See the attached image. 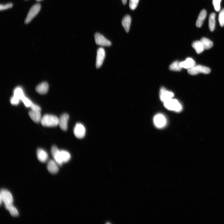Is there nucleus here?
<instances>
[{"label":"nucleus","mask_w":224,"mask_h":224,"mask_svg":"<svg viewBox=\"0 0 224 224\" xmlns=\"http://www.w3.org/2000/svg\"><path fill=\"white\" fill-rule=\"evenodd\" d=\"M59 118L54 115L46 114L42 118L41 123L45 127H53L59 124Z\"/></svg>","instance_id":"1"},{"label":"nucleus","mask_w":224,"mask_h":224,"mask_svg":"<svg viewBox=\"0 0 224 224\" xmlns=\"http://www.w3.org/2000/svg\"><path fill=\"white\" fill-rule=\"evenodd\" d=\"M164 105L167 109L177 112L180 111L182 108L179 102L177 100L173 98L164 102Z\"/></svg>","instance_id":"2"},{"label":"nucleus","mask_w":224,"mask_h":224,"mask_svg":"<svg viewBox=\"0 0 224 224\" xmlns=\"http://www.w3.org/2000/svg\"><path fill=\"white\" fill-rule=\"evenodd\" d=\"M1 205L3 202L5 205L13 204V198L11 193L5 189H2L0 193Z\"/></svg>","instance_id":"3"},{"label":"nucleus","mask_w":224,"mask_h":224,"mask_svg":"<svg viewBox=\"0 0 224 224\" xmlns=\"http://www.w3.org/2000/svg\"><path fill=\"white\" fill-rule=\"evenodd\" d=\"M210 71V69L208 67L200 65H196L192 68L188 70V73L191 75H196L200 73L208 74Z\"/></svg>","instance_id":"4"},{"label":"nucleus","mask_w":224,"mask_h":224,"mask_svg":"<svg viewBox=\"0 0 224 224\" xmlns=\"http://www.w3.org/2000/svg\"><path fill=\"white\" fill-rule=\"evenodd\" d=\"M41 6L39 3L33 5L30 9L25 20V24L29 23L40 11Z\"/></svg>","instance_id":"5"},{"label":"nucleus","mask_w":224,"mask_h":224,"mask_svg":"<svg viewBox=\"0 0 224 224\" xmlns=\"http://www.w3.org/2000/svg\"><path fill=\"white\" fill-rule=\"evenodd\" d=\"M174 96L172 92L167 90L165 88L162 87L160 91V98L161 100L164 102L172 98Z\"/></svg>","instance_id":"6"},{"label":"nucleus","mask_w":224,"mask_h":224,"mask_svg":"<svg viewBox=\"0 0 224 224\" xmlns=\"http://www.w3.org/2000/svg\"><path fill=\"white\" fill-rule=\"evenodd\" d=\"M94 37L96 43L97 45L106 46H109L111 45L110 41L99 33H96Z\"/></svg>","instance_id":"7"},{"label":"nucleus","mask_w":224,"mask_h":224,"mask_svg":"<svg viewBox=\"0 0 224 224\" xmlns=\"http://www.w3.org/2000/svg\"><path fill=\"white\" fill-rule=\"evenodd\" d=\"M74 132L75 136L77 138H83L85 135V127L82 124L78 123L76 124L74 127Z\"/></svg>","instance_id":"8"},{"label":"nucleus","mask_w":224,"mask_h":224,"mask_svg":"<svg viewBox=\"0 0 224 224\" xmlns=\"http://www.w3.org/2000/svg\"><path fill=\"white\" fill-rule=\"evenodd\" d=\"M105 57V52L102 48H99L97 51L96 62V67L100 68L103 63Z\"/></svg>","instance_id":"9"},{"label":"nucleus","mask_w":224,"mask_h":224,"mask_svg":"<svg viewBox=\"0 0 224 224\" xmlns=\"http://www.w3.org/2000/svg\"><path fill=\"white\" fill-rule=\"evenodd\" d=\"M51 153L55 162L58 165H62L63 162L61 158L60 151L57 146H52L51 149Z\"/></svg>","instance_id":"10"},{"label":"nucleus","mask_w":224,"mask_h":224,"mask_svg":"<svg viewBox=\"0 0 224 224\" xmlns=\"http://www.w3.org/2000/svg\"><path fill=\"white\" fill-rule=\"evenodd\" d=\"M69 119V116L67 114H63L59 118L58 125L63 131H65L67 130L68 123Z\"/></svg>","instance_id":"11"},{"label":"nucleus","mask_w":224,"mask_h":224,"mask_svg":"<svg viewBox=\"0 0 224 224\" xmlns=\"http://www.w3.org/2000/svg\"><path fill=\"white\" fill-rule=\"evenodd\" d=\"M58 165V163L55 161L53 160H50L48 162L47 165L48 170L52 174L57 173L59 170Z\"/></svg>","instance_id":"12"},{"label":"nucleus","mask_w":224,"mask_h":224,"mask_svg":"<svg viewBox=\"0 0 224 224\" xmlns=\"http://www.w3.org/2000/svg\"><path fill=\"white\" fill-rule=\"evenodd\" d=\"M153 121L155 125L158 128H162L164 127L166 123V119L164 116L160 114L155 116Z\"/></svg>","instance_id":"13"},{"label":"nucleus","mask_w":224,"mask_h":224,"mask_svg":"<svg viewBox=\"0 0 224 224\" xmlns=\"http://www.w3.org/2000/svg\"><path fill=\"white\" fill-rule=\"evenodd\" d=\"M180 65L182 68L189 70L195 66L196 63L193 59L188 58L184 61L180 62Z\"/></svg>","instance_id":"14"},{"label":"nucleus","mask_w":224,"mask_h":224,"mask_svg":"<svg viewBox=\"0 0 224 224\" xmlns=\"http://www.w3.org/2000/svg\"><path fill=\"white\" fill-rule=\"evenodd\" d=\"M40 112L31 110L29 112V115L34 122L39 123L41 122L42 118Z\"/></svg>","instance_id":"15"},{"label":"nucleus","mask_w":224,"mask_h":224,"mask_svg":"<svg viewBox=\"0 0 224 224\" xmlns=\"http://www.w3.org/2000/svg\"><path fill=\"white\" fill-rule=\"evenodd\" d=\"M37 156L38 160L42 162H45L48 158V154L45 150L39 149L37 151Z\"/></svg>","instance_id":"16"},{"label":"nucleus","mask_w":224,"mask_h":224,"mask_svg":"<svg viewBox=\"0 0 224 224\" xmlns=\"http://www.w3.org/2000/svg\"><path fill=\"white\" fill-rule=\"evenodd\" d=\"M49 89V85L46 82L42 83L38 85L36 88L37 93L41 94H45L47 93Z\"/></svg>","instance_id":"17"},{"label":"nucleus","mask_w":224,"mask_h":224,"mask_svg":"<svg viewBox=\"0 0 224 224\" xmlns=\"http://www.w3.org/2000/svg\"><path fill=\"white\" fill-rule=\"evenodd\" d=\"M131 22V17L128 15L125 16L122 20V25L127 33L129 31Z\"/></svg>","instance_id":"18"},{"label":"nucleus","mask_w":224,"mask_h":224,"mask_svg":"<svg viewBox=\"0 0 224 224\" xmlns=\"http://www.w3.org/2000/svg\"><path fill=\"white\" fill-rule=\"evenodd\" d=\"M206 16L207 12L205 10H203L201 11L196 22V27L198 28H200L202 26Z\"/></svg>","instance_id":"19"},{"label":"nucleus","mask_w":224,"mask_h":224,"mask_svg":"<svg viewBox=\"0 0 224 224\" xmlns=\"http://www.w3.org/2000/svg\"><path fill=\"white\" fill-rule=\"evenodd\" d=\"M192 46L198 54L201 53L205 50L200 41H197L194 42L192 44Z\"/></svg>","instance_id":"20"},{"label":"nucleus","mask_w":224,"mask_h":224,"mask_svg":"<svg viewBox=\"0 0 224 224\" xmlns=\"http://www.w3.org/2000/svg\"><path fill=\"white\" fill-rule=\"evenodd\" d=\"M5 208L9 211L12 216L16 217L19 216V213L18 210L12 204L5 205Z\"/></svg>","instance_id":"21"},{"label":"nucleus","mask_w":224,"mask_h":224,"mask_svg":"<svg viewBox=\"0 0 224 224\" xmlns=\"http://www.w3.org/2000/svg\"><path fill=\"white\" fill-rule=\"evenodd\" d=\"M215 17L216 15L214 13H211L209 16V28L211 32L214 31L215 27Z\"/></svg>","instance_id":"22"},{"label":"nucleus","mask_w":224,"mask_h":224,"mask_svg":"<svg viewBox=\"0 0 224 224\" xmlns=\"http://www.w3.org/2000/svg\"><path fill=\"white\" fill-rule=\"evenodd\" d=\"M200 41L202 43L205 50L209 49L213 45L212 41L205 37L202 38Z\"/></svg>","instance_id":"23"},{"label":"nucleus","mask_w":224,"mask_h":224,"mask_svg":"<svg viewBox=\"0 0 224 224\" xmlns=\"http://www.w3.org/2000/svg\"><path fill=\"white\" fill-rule=\"evenodd\" d=\"M61 159L63 162H67L69 161L71 158L70 154L68 152L64 150L60 151Z\"/></svg>","instance_id":"24"},{"label":"nucleus","mask_w":224,"mask_h":224,"mask_svg":"<svg viewBox=\"0 0 224 224\" xmlns=\"http://www.w3.org/2000/svg\"><path fill=\"white\" fill-rule=\"evenodd\" d=\"M180 62L178 61H175L173 62L170 67V69L172 71H179L181 70L180 65Z\"/></svg>","instance_id":"25"},{"label":"nucleus","mask_w":224,"mask_h":224,"mask_svg":"<svg viewBox=\"0 0 224 224\" xmlns=\"http://www.w3.org/2000/svg\"><path fill=\"white\" fill-rule=\"evenodd\" d=\"M14 95L18 97L20 100L25 96L22 89L20 87L15 89L14 91Z\"/></svg>","instance_id":"26"},{"label":"nucleus","mask_w":224,"mask_h":224,"mask_svg":"<svg viewBox=\"0 0 224 224\" xmlns=\"http://www.w3.org/2000/svg\"><path fill=\"white\" fill-rule=\"evenodd\" d=\"M218 21L221 27L224 26V9L220 11L218 16Z\"/></svg>","instance_id":"27"},{"label":"nucleus","mask_w":224,"mask_h":224,"mask_svg":"<svg viewBox=\"0 0 224 224\" xmlns=\"http://www.w3.org/2000/svg\"><path fill=\"white\" fill-rule=\"evenodd\" d=\"M222 0H213V4L215 11H219L221 9L220 4Z\"/></svg>","instance_id":"28"},{"label":"nucleus","mask_w":224,"mask_h":224,"mask_svg":"<svg viewBox=\"0 0 224 224\" xmlns=\"http://www.w3.org/2000/svg\"><path fill=\"white\" fill-rule=\"evenodd\" d=\"M139 0H130L129 7L132 10H135L137 7Z\"/></svg>","instance_id":"29"},{"label":"nucleus","mask_w":224,"mask_h":224,"mask_svg":"<svg viewBox=\"0 0 224 224\" xmlns=\"http://www.w3.org/2000/svg\"><path fill=\"white\" fill-rule=\"evenodd\" d=\"M21 101L24 103L25 106L28 107H30L31 105L33 103L29 99L26 97L25 96L22 99Z\"/></svg>","instance_id":"30"},{"label":"nucleus","mask_w":224,"mask_h":224,"mask_svg":"<svg viewBox=\"0 0 224 224\" xmlns=\"http://www.w3.org/2000/svg\"><path fill=\"white\" fill-rule=\"evenodd\" d=\"M20 100L18 97L14 95L11 98V102L13 105H18L19 103Z\"/></svg>","instance_id":"31"},{"label":"nucleus","mask_w":224,"mask_h":224,"mask_svg":"<svg viewBox=\"0 0 224 224\" xmlns=\"http://www.w3.org/2000/svg\"><path fill=\"white\" fill-rule=\"evenodd\" d=\"M13 6V4L12 3H9L6 5H0V10L2 11L7 10L12 8Z\"/></svg>","instance_id":"32"},{"label":"nucleus","mask_w":224,"mask_h":224,"mask_svg":"<svg viewBox=\"0 0 224 224\" xmlns=\"http://www.w3.org/2000/svg\"><path fill=\"white\" fill-rule=\"evenodd\" d=\"M31 110L38 111H40L41 110V107L38 105L32 103L30 107Z\"/></svg>","instance_id":"33"},{"label":"nucleus","mask_w":224,"mask_h":224,"mask_svg":"<svg viewBox=\"0 0 224 224\" xmlns=\"http://www.w3.org/2000/svg\"><path fill=\"white\" fill-rule=\"evenodd\" d=\"M123 4L124 5H125L127 2V0H121Z\"/></svg>","instance_id":"34"},{"label":"nucleus","mask_w":224,"mask_h":224,"mask_svg":"<svg viewBox=\"0 0 224 224\" xmlns=\"http://www.w3.org/2000/svg\"><path fill=\"white\" fill-rule=\"evenodd\" d=\"M36 1L37 2H39V1H42V0H36Z\"/></svg>","instance_id":"35"}]
</instances>
